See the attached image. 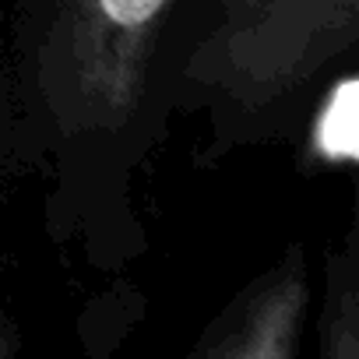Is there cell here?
<instances>
[{
    "mask_svg": "<svg viewBox=\"0 0 359 359\" xmlns=\"http://www.w3.org/2000/svg\"><path fill=\"white\" fill-rule=\"evenodd\" d=\"M355 74H341L331 92L324 95L317 116H313V130H310V148L320 162L327 165H355L359 158V130H355Z\"/></svg>",
    "mask_w": 359,
    "mask_h": 359,
    "instance_id": "277c9868",
    "label": "cell"
},
{
    "mask_svg": "<svg viewBox=\"0 0 359 359\" xmlns=\"http://www.w3.org/2000/svg\"><path fill=\"white\" fill-rule=\"evenodd\" d=\"M320 359H359V306H355V264L345 254L327 289L320 320Z\"/></svg>",
    "mask_w": 359,
    "mask_h": 359,
    "instance_id": "5b68a950",
    "label": "cell"
},
{
    "mask_svg": "<svg viewBox=\"0 0 359 359\" xmlns=\"http://www.w3.org/2000/svg\"><path fill=\"white\" fill-rule=\"evenodd\" d=\"M172 0H60L78 109L116 120L137 99L155 25Z\"/></svg>",
    "mask_w": 359,
    "mask_h": 359,
    "instance_id": "7a4b0ae2",
    "label": "cell"
},
{
    "mask_svg": "<svg viewBox=\"0 0 359 359\" xmlns=\"http://www.w3.org/2000/svg\"><path fill=\"white\" fill-rule=\"evenodd\" d=\"M303 313L306 268L289 261L278 275L254 289V296L247 299L212 359H296Z\"/></svg>",
    "mask_w": 359,
    "mask_h": 359,
    "instance_id": "3957f363",
    "label": "cell"
},
{
    "mask_svg": "<svg viewBox=\"0 0 359 359\" xmlns=\"http://www.w3.org/2000/svg\"><path fill=\"white\" fill-rule=\"evenodd\" d=\"M8 352H11V348H8V341H0V359H8Z\"/></svg>",
    "mask_w": 359,
    "mask_h": 359,
    "instance_id": "8992f818",
    "label": "cell"
},
{
    "mask_svg": "<svg viewBox=\"0 0 359 359\" xmlns=\"http://www.w3.org/2000/svg\"><path fill=\"white\" fill-rule=\"evenodd\" d=\"M355 0H222L194 78L261 109L352 43Z\"/></svg>",
    "mask_w": 359,
    "mask_h": 359,
    "instance_id": "6da1fadb",
    "label": "cell"
}]
</instances>
